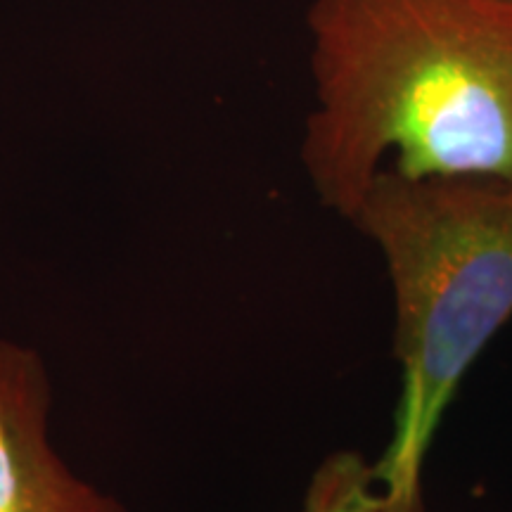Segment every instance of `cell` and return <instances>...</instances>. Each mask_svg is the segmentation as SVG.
Masks as SVG:
<instances>
[{
    "label": "cell",
    "instance_id": "6da1fadb",
    "mask_svg": "<svg viewBox=\"0 0 512 512\" xmlns=\"http://www.w3.org/2000/svg\"><path fill=\"white\" fill-rule=\"evenodd\" d=\"M302 164L351 219L382 166L512 183V3L313 0Z\"/></svg>",
    "mask_w": 512,
    "mask_h": 512
},
{
    "label": "cell",
    "instance_id": "7a4b0ae2",
    "mask_svg": "<svg viewBox=\"0 0 512 512\" xmlns=\"http://www.w3.org/2000/svg\"><path fill=\"white\" fill-rule=\"evenodd\" d=\"M394 297L399 399L375 460L382 512H425V465L467 370L512 320V183L382 166L349 219Z\"/></svg>",
    "mask_w": 512,
    "mask_h": 512
},
{
    "label": "cell",
    "instance_id": "3957f363",
    "mask_svg": "<svg viewBox=\"0 0 512 512\" xmlns=\"http://www.w3.org/2000/svg\"><path fill=\"white\" fill-rule=\"evenodd\" d=\"M53 384L27 344L0 339V512H128L50 444Z\"/></svg>",
    "mask_w": 512,
    "mask_h": 512
},
{
    "label": "cell",
    "instance_id": "277c9868",
    "mask_svg": "<svg viewBox=\"0 0 512 512\" xmlns=\"http://www.w3.org/2000/svg\"><path fill=\"white\" fill-rule=\"evenodd\" d=\"M302 512H382L375 463L351 448L325 456L306 486Z\"/></svg>",
    "mask_w": 512,
    "mask_h": 512
},
{
    "label": "cell",
    "instance_id": "5b68a950",
    "mask_svg": "<svg viewBox=\"0 0 512 512\" xmlns=\"http://www.w3.org/2000/svg\"><path fill=\"white\" fill-rule=\"evenodd\" d=\"M508 3H512V0H508Z\"/></svg>",
    "mask_w": 512,
    "mask_h": 512
}]
</instances>
